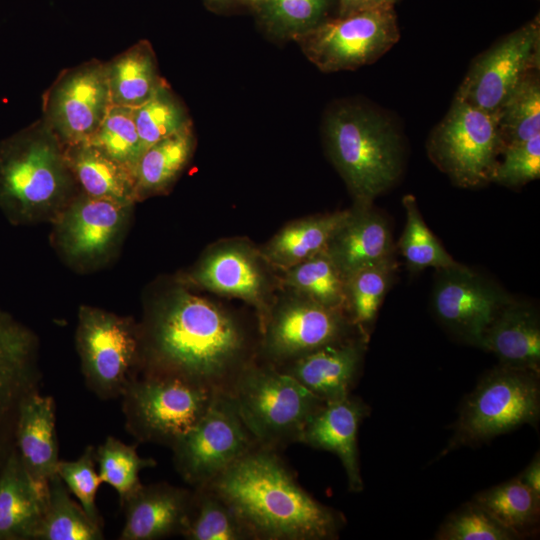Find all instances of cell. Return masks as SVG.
<instances>
[{
	"label": "cell",
	"instance_id": "11",
	"mask_svg": "<svg viewBox=\"0 0 540 540\" xmlns=\"http://www.w3.org/2000/svg\"><path fill=\"white\" fill-rule=\"evenodd\" d=\"M257 446L232 395L214 393L201 419L171 450L177 473L195 488L210 483Z\"/></svg>",
	"mask_w": 540,
	"mask_h": 540
},
{
	"label": "cell",
	"instance_id": "31",
	"mask_svg": "<svg viewBox=\"0 0 540 540\" xmlns=\"http://www.w3.org/2000/svg\"><path fill=\"white\" fill-rule=\"evenodd\" d=\"M103 526L93 521L56 474L49 482L48 498L38 540H103Z\"/></svg>",
	"mask_w": 540,
	"mask_h": 540
},
{
	"label": "cell",
	"instance_id": "16",
	"mask_svg": "<svg viewBox=\"0 0 540 540\" xmlns=\"http://www.w3.org/2000/svg\"><path fill=\"white\" fill-rule=\"evenodd\" d=\"M539 47L537 17L483 54L465 77L456 97L496 113L516 86L538 67Z\"/></svg>",
	"mask_w": 540,
	"mask_h": 540
},
{
	"label": "cell",
	"instance_id": "35",
	"mask_svg": "<svg viewBox=\"0 0 540 540\" xmlns=\"http://www.w3.org/2000/svg\"><path fill=\"white\" fill-rule=\"evenodd\" d=\"M504 147L540 134V84L534 74L526 76L496 112Z\"/></svg>",
	"mask_w": 540,
	"mask_h": 540
},
{
	"label": "cell",
	"instance_id": "33",
	"mask_svg": "<svg viewBox=\"0 0 540 540\" xmlns=\"http://www.w3.org/2000/svg\"><path fill=\"white\" fill-rule=\"evenodd\" d=\"M472 501L518 538L527 534L539 519L540 498L519 478L484 490Z\"/></svg>",
	"mask_w": 540,
	"mask_h": 540
},
{
	"label": "cell",
	"instance_id": "6",
	"mask_svg": "<svg viewBox=\"0 0 540 540\" xmlns=\"http://www.w3.org/2000/svg\"><path fill=\"white\" fill-rule=\"evenodd\" d=\"M539 414V373L501 365L488 372L466 397L446 451L535 424Z\"/></svg>",
	"mask_w": 540,
	"mask_h": 540
},
{
	"label": "cell",
	"instance_id": "40",
	"mask_svg": "<svg viewBox=\"0 0 540 540\" xmlns=\"http://www.w3.org/2000/svg\"><path fill=\"white\" fill-rule=\"evenodd\" d=\"M87 142L135 173L143 150L135 123L134 108L111 106Z\"/></svg>",
	"mask_w": 540,
	"mask_h": 540
},
{
	"label": "cell",
	"instance_id": "4",
	"mask_svg": "<svg viewBox=\"0 0 540 540\" xmlns=\"http://www.w3.org/2000/svg\"><path fill=\"white\" fill-rule=\"evenodd\" d=\"M327 151L355 205H371L402 172L401 141L393 126L375 111L352 104L325 118Z\"/></svg>",
	"mask_w": 540,
	"mask_h": 540
},
{
	"label": "cell",
	"instance_id": "39",
	"mask_svg": "<svg viewBox=\"0 0 540 540\" xmlns=\"http://www.w3.org/2000/svg\"><path fill=\"white\" fill-rule=\"evenodd\" d=\"M134 117L143 152L158 141L191 126L185 109L167 84L135 108Z\"/></svg>",
	"mask_w": 540,
	"mask_h": 540
},
{
	"label": "cell",
	"instance_id": "28",
	"mask_svg": "<svg viewBox=\"0 0 540 540\" xmlns=\"http://www.w3.org/2000/svg\"><path fill=\"white\" fill-rule=\"evenodd\" d=\"M106 65L112 106L135 109L166 85L152 46L146 40L137 42Z\"/></svg>",
	"mask_w": 540,
	"mask_h": 540
},
{
	"label": "cell",
	"instance_id": "3",
	"mask_svg": "<svg viewBox=\"0 0 540 540\" xmlns=\"http://www.w3.org/2000/svg\"><path fill=\"white\" fill-rule=\"evenodd\" d=\"M79 192L65 148L43 120L0 143V211L10 224L53 222Z\"/></svg>",
	"mask_w": 540,
	"mask_h": 540
},
{
	"label": "cell",
	"instance_id": "5",
	"mask_svg": "<svg viewBox=\"0 0 540 540\" xmlns=\"http://www.w3.org/2000/svg\"><path fill=\"white\" fill-rule=\"evenodd\" d=\"M231 395L258 444L279 452L299 443L307 422L325 403L288 374L257 359L241 373Z\"/></svg>",
	"mask_w": 540,
	"mask_h": 540
},
{
	"label": "cell",
	"instance_id": "36",
	"mask_svg": "<svg viewBox=\"0 0 540 540\" xmlns=\"http://www.w3.org/2000/svg\"><path fill=\"white\" fill-rule=\"evenodd\" d=\"M136 446L108 436L102 444L95 447L100 479L117 492L120 506L141 487V470L157 465L154 459L141 457Z\"/></svg>",
	"mask_w": 540,
	"mask_h": 540
},
{
	"label": "cell",
	"instance_id": "19",
	"mask_svg": "<svg viewBox=\"0 0 540 540\" xmlns=\"http://www.w3.org/2000/svg\"><path fill=\"white\" fill-rule=\"evenodd\" d=\"M193 504V488L158 482L141 487L121 505L124 525L119 540H159L182 536Z\"/></svg>",
	"mask_w": 540,
	"mask_h": 540
},
{
	"label": "cell",
	"instance_id": "42",
	"mask_svg": "<svg viewBox=\"0 0 540 540\" xmlns=\"http://www.w3.org/2000/svg\"><path fill=\"white\" fill-rule=\"evenodd\" d=\"M56 474L79 500L87 515L103 526V518L96 506V493L102 481L96 470L95 446H86L74 461L59 460Z\"/></svg>",
	"mask_w": 540,
	"mask_h": 540
},
{
	"label": "cell",
	"instance_id": "15",
	"mask_svg": "<svg viewBox=\"0 0 540 540\" xmlns=\"http://www.w3.org/2000/svg\"><path fill=\"white\" fill-rule=\"evenodd\" d=\"M133 206L80 191L52 222L56 246L76 266L99 264L121 240Z\"/></svg>",
	"mask_w": 540,
	"mask_h": 540
},
{
	"label": "cell",
	"instance_id": "44",
	"mask_svg": "<svg viewBox=\"0 0 540 540\" xmlns=\"http://www.w3.org/2000/svg\"><path fill=\"white\" fill-rule=\"evenodd\" d=\"M523 484L538 498H540V457H534L526 469L518 477Z\"/></svg>",
	"mask_w": 540,
	"mask_h": 540
},
{
	"label": "cell",
	"instance_id": "12",
	"mask_svg": "<svg viewBox=\"0 0 540 540\" xmlns=\"http://www.w3.org/2000/svg\"><path fill=\"white\" fill-rule=\"evenodd\" d=\"M290 294L276 298L259 336L257 361L278 368L361 334L345 312Z\"/></svg>",
	"mask_w": 540,
	"mask_h": 540
},
{
	"label": "cell",
	"instance_id": "43",
	"mask_svg": "<svg viewBox=\"0 0 540 540\" xmlns=\"http://www.w3.org/2000/svg\"><path fill=\"white\" fill-rule=\"evenodd\" d=\"M491 180L506 186H519L540 176V134L503 148Z\"/></svg>",
	"mask_w": 540,
	"mask_h": 540
},
{
	"label": "cell",
	"instance_id": "1",
	"mask_svg": "<svg viewBox=\"0 0 540 540\" xmlns=\"http://www.w3.org/2000/svg\"><path fill=\"white\" fill-rule=\"evenodd\" d=\"M141 373L232 394L257 359L259 335L235 312L176 285L147 306L139 324Z\"/></svg>",
	"mask_w": 540,
	"mask_h": 540
},
{
	"label": "cell",
	"instance_id": "45",
	"mask_svg": "<svg viewBox=\"0 0 540 540\" xmlns=\"http://www.w3.org/2000/svg\"><path fill=\"white\" fill-rule=\"evenodd\" d=\"M381 4L382 0H338V16L343 17L359 11L367 10Z\"/></svg>",
	"mask_w": 540,
	"mask_h": 540
},
{
	"label": "cell",
	"instance_id": "7",
	"mask_svg": "<svg viewBox=\"0 0 540 540\" xmlns=\"http://www.w3.org/2000/svg\"><path fill=\"white\" fill-rule=\"evenodd\" d=\"M75 346L85 384L101 400L120 398L140 376V327L131 317L80 306Z\"/></svg>",
	"mask_w": 540,
	"mask_h": 540
},
{
	"label": "cell",
	"instance_id": "30",
	"mask_svg": "<svg viewBox=\"0 0 540 540\" xmlns=\"http://www.w3.org/2000/svg\"><path fill=\"white\" fill-rule=\"evenodd\" d=\"M279 283L290 293L347 314L346 278L326 251L281 272Z\"/></svg>",
	"mask_w": 540,
	"mask_h": 540
},
{
	"label": "cell",
	"instance_id": "47",
	"mask_svg": "<svg viewBox=\"0 0 540 540\" xmlns=\"http://www.w3.org/2000/svg\"><path fill=\"white\" fill-rule=\"evenodd\" d=\"M386 4L394 5L396 0H382Z\"/></svg>",
	"mask_w": 540,
	"mask_h": 540
},
{
	"label": "cell",
	"instance_id": "20",
	"mask_svg": "<svg viewBox=\"0 0 540 540\" xmlns=\"http://www.w3.org/2000/svg\"><path fill=\"white\" fill-rule=\"evenodd\" d=\"M15 448L35 488L47 500L49 482L60 460L52 396L36 390L24 397L16 422Z\"/></svg>",
	"mask_w": 540,
	"mask_h": 540
},
{
	"label": "cell",
	"instance_id": "38",
	"mask_svg": "<svg viewBox=\"0 0 540 540\" xmlns=\"http://www.w3.org/2000/svg\"><path fill=\"white\" fill-rule=\"evenodd\" d=\"M331 0H261L259 18L278 38L296 39L326 19Z\"/></svg>",
	"mask_w": 540,
	"mask_h": 540
},
{
	"label": "cell",
	"instance_id": "34",
	"mask_svg": "<svg viewBox=\"0 0 540 540\" xmlns=\"http://www.w3.org/2000/svg\"><path fill=\"white\" fill-rule=\"evenodd\" d=\"M395 269L393 257L364 267L346 280L347 314L366 337L391 285Z\"/></svg>",
	"mask_w": 540,
	"mask_h": 540
},
{
	"label": "cell",
	"instance_id": "17",
	"mask_svg": "<svg viewBox=\"0 0 540 540\" xmlns=\"http://www.w3.org/2000/svg\"><path fill=\"white\" fill-rule=\"evenodd\" d=\"M41 379L37 335L0 307V472L15 448L20 404Z\"/></svg>",
	"mask_w": 540,
	"mask_h": 540
},
{
	"label": "cell",
	"instance_id": "14",
	"mask_svg": "<svg viewBox=\"0 0 540 540\" xmlns=\"http://www.w3.org/2000/svg\"><path fill=\"white\" fill-rule=\"evenodd\" d=\"M106 63L64 71L43 97V121L64 147L87 142L111 108Z\"/></svg>",
	"mask_w": 540,
	"mask_h": 540
},
{
	"label": "cell",
	"instance_id": "10",
	"mask_svg": "<svg viewBox=\"0 0 540 540\" xmlns=\"http://www.w3.org/2000/svg\"><path fill=\"white\" fill-rule=\"evenodd\" d=\"M276 272L258 247L235 238L208 247L182 283L252 306L260 335L281 288Z\"/></svg>",
	"mask_w": 540,
	"mask_h": 540
},
{
	"label": "cell",
	"instance_id": "18",
	"mask_svg": "<svg viewBox=\"0 0 540 540\" xmlns=\"http://www.w3.org/2000/svg\"><path fill=\"white\" fill-rule=\"evenodd\" d=\"M438 271L434 314L457 337L480 347L486 330L511 299L464 265Z\"/></svg>",
	"mask_w": 540,
	"mask_h": 540
},
{
	"label": "cell",
	"instance_id": "8",
	"mask_svg": "<svg viewBox=\"0 0 540 540\" xmlns=\"http://www.w3.org/2000/svg\"><path fill=\"white\" fill-rule=\"evenodd\" d=\"M213 395L181 379L140 375L120 397L125 428L140 443L172 448L201 419Z\"/></svg>",
	"mask_w": 540,
	"mask_h": 540
},
{
	"label": "cell",
	"instance_id": "24",
	"mask_svg": "<svg viewBox=\"0 0 540 540\" xmlns=\"http://www.w3.org/2000/svg\"><path fill=\"white\" fill-rule=\"evenodd\" d=\"M480 347L501 365L540 371V322L535 309L507 303L486 330Z\"/></svg>",
	"mask_w": 540,
	"mask_h": 540
},
{
	"label": "cell",
	"instance_id": "37",
	"mask_svg": "<svg viewBox=\"0 0 540 540\" xmlns=\"http://www.w3.org/2000/svg\"><path fill=\"white\" fill-rule=\"evenodd\" d=\"M402 203L406 223L399 240V248L409 267L418 271L427 267L446 270L462 266L443 248L428 228L415 197L405 195Z\"/></svg>",
	"mask_w": 540,
	"mask_h": 540
},
{
	"label": "cell",
	"instance_id": "25",
	"mask_svg": "<svg viewBox=\"0 0 540 540\" xmlns=\"http://www.w3.org/2000/svg\"><path fill=\"white\" fill-rule=\"evenodd\" d=\"M46 504L14 448L0 472V540H38Z\"/></svg>",
	"mask_w": 540,
	"mask_h": 540
},
{
	"label": "cell",
	"instance_id": "32",
	"mask_svg": "<svg viewBox=\"0 0 540 540\" xmlns=\"http://www.w3.org/2000/svg\"><path fill=\"white\" fill-rule=\"evenodd\" d=\"M182 537L187 540H253L229 504L208 485L193 488L192 510Z\"/></svg>",
	"mask_w": 540,
	"mask_h": 540
},
{
	"label": "cell",
	"instance_id": "21",
	"mask_svg": "<svg viewBox=\"0 0 540 540\" xmlns=\"http://www.w3.org/2000/svg\"><path fill=\"white\" fill-rule=\"evenodd\" d=\"M368 413L367 404L351 394L342 399L325 402L307 422L299 439V443L336 454L345 470L348 488L352 492L363 489L357 434Z\"/></svg>",
	"mask_w": 540,
	"mask_h": 540
},
{
	"label": "cell",
	"instance_id": "46",
	"mask_svg": "<svg viewBox=\"0 0 540 540\" xmlns=\"http://www.w3.org/2000/svg\"><path fill=\"white\" fill-rule=\"evenodd\" d=\"M204 1L211 8L219 9V8H222V7L226 6V5H228L233 0H204Z\"/></svg>",
	"mask_w": 540,
	"mask_h": 540
},
{
	"label": "cell",
	"instance_id": "23",
	"mask_svg": "<svg viewBox=\"0 0 540 540\" xmlns=\"http://www.w3.org/2000/svg\"><path fill=\"white\" fill-rule=\"evenodd\" d=\"M325 251L347 280L364 267L394 257L389 223L372 204H354L333 233Z\"/></svg>",
	"mask_w": 540,
	"mask_h": 540
},
{
	"label": "cell",
	"instance_id": "41",
	"mask_svg": "<svg viewBox=\"0 0 540 540\" xmlns=\"http://www.w3.org/2000/svg\"><path fill=\"white\" fill-rule=\"evenodd\" d=\"M439 540H513L518 537L474 501L451 514L435 535Z\"/></svg>",
	"mask_w": 540,
	"mask_h": 540
},
{
	"label": "cell",
	"instance_id": "22",
	"mask_svg": "<svg viewBox=\"0 0 540 540\" xmlns=\"http://www.w3.org/2000/svg\"><path fill=\"white\" fill-rule=\"evenodd\" d=\"M367 337L358 334L290 361L277 369L325 402L351 394L359 376Z\"/></svg>",
	"mask_w": 540,
	"mask_h": 540
},
{
	"label": "cell",
	"instance_id": "29",
	"mask_svg": "<svg viewBox=\"0 0 540 540\" xmlns=\"http://www.w3.org/2000/svg\"><path fill=\"white\" fill-rule=\"evenodd\" d=\"M194 143L191 125L147 148L135 171L136 201L165 194L189 162Z\"/></svg>",
	"mask_w": 540,
	"mask_h": 540
},
{
	"label": "cell",
	"instance_id": "2",
	"mask_svg": "<svg viewBox=\"0 0 540 540\" xmlns=\"http://www.w3.org/2000/svg\"><path fill=\"white\" fill-rule=\"evenodd\" d=\"M233 509L253 540H334L344 515L307 492L279 451L257 446L206 484Z\"/></svg>",
	"mask_w": 540,
	"mask_h": 540
},
{
	"label": "cell",
	"instance_id": "26",
	"mask_svg": "<svg viewBox=\"0 0 540 540\" xmlns=\"http://www.w3.org/2000/svg\"><path fill=\"white\" fill-rule=\"evenodd\" d=\"M349 209L294 220L278 230L263 246L261 254L281 273L325 251Z\"/></svg>",
	"mask_w": 540,
	"mask_h": 540
},
{
	"label": "cell",
	"instance_id": "9",
	"mask_svg": "<svg viewBox=\"0 0 540 540\" xmlns=\"http://www.w3.org/2000/svg\"><path fill=\"white\" fill-rule=\"evenodd\" d=\"M393 5L325 19L294 39L319 70L336 72L370 64L399 39Z\"/></svg>",
	"mask_w": 540,
	"mask_h": 540
},
{
	"label": "cell",
	"instance_id": "27",
	"mask_svg": "<svg viewBox=\"0 0 540 540\" xmlns=\"http://www.w3.org/2000/svg\"><path fill=\"white\" fill-rule=\"evenodd\" d=\"M64 148L68 166L81 192L92 197L137 202L133 171L89 142Z\"/></svg>",
	"mask_w": 540,
	"mask_h": 540
},
{
	"label": "cell",
	"instance_id": "13",
	"mask_svg": "<svg viewBox=\"0 0 540 540\" xmlns=\"http://www.w3.org/2000/svg\"><path fill=\"white\" fill-rule=\"evenodd\" d=\"M433 160L458 185L491 180L502 144L496 113L455 98L430 141Z\"/></svg>",
	"mask_w": 540,
	"mask_h": 540
}]
</instances>
